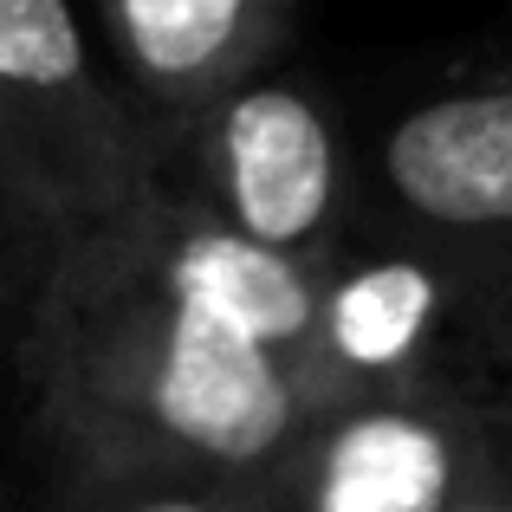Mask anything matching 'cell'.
I'll use <instances>...</instances> for the list:
<instances>
[{
    "instance_id": "obj_1",
    "label": "cell",
    "mask_w": 512,
    "mask_h": 512,
    "mask_svg": "<svg viewBox=\"0 0 512 512\" xmlns=\"http://www.w3.org/2000/svg\"><path fill=\"white\" fill-rule=\"evenodd\" d=\"M20 396L46 467L234 493L344 402L318 363V273L175 201L59 253Z\"/></svg>"
},
{
    "instance_id": "obj_2",
    "label": "cell",
    "mask_w": 512,
    "mask_h": 512,
    "mask_svg": "<svg viewBox=\"0 0 512 512\" xmlns=\"http://www.w3.org/2000/svg\"><path fill=\"white\" fill-rule=\"evenodd\" d=\"M156 195L279 260L325 273L357 240L363 169L338 104L266 72L188 117H143Z\"/></svg>"
},
{
    "instance_id": "obj_3",
    "label": "cell",
    "mask_w": 512,
    "mask_h": 512,
    "mask_svg": "<svg viewBox=\"0 0 512 512\" xmlns=\"http://www.w3.org/2000/svg\"><path fill=\"white\" fill-rule=\"evenodd\" d=\"M0 188L65 253L156 208L150 130L72 0H0Z\"/></svg>"
},
{
    "instance_id": "obj_4",
    "label": "cell",
    "mask_w": 512,
    "mask_h": 512,
    "mask_svg": "<svg viewBox=\"0 0 512 512\" xmlns=\"http://www.w3.org/2000/svg\"><path fill=\"white\" fill-rule=\"evenodd\" d=\"M357 234L415 247L461 286L487 357L512 376V78L409 98L357 143Z\"/></svg>"
},
{
    "instance_id": "obj_5",
    "label": "cell",
    "mask_w": 512,
    "mask_h": 512,
    "mask_svg": "<svg viewBox=\"0 0 512 512\" xmlns=\"http://www.w3.org/2000/svg\"><path fill=\"white\" fill-rule=\"evenodd\" d=\"M240 512H512V402L500 389H422L325 409Z\"/></svg>"
},
{
    "instance_id": "obj_6",
    "label": "cell",
    "mask_w": 512,
    "mask_h": 512,
    "mask_svg": "<svg viewBox=\"0 0 512 512\" xmlns=\"http://www.w3.org/2000/svg\"><path fill=\"white\" fill-rule=\"evenodd\" d=\"M318 363L344 402L500 389L480 318L428 253L357 234L318 273Z\"/></svg>"
},
{
    "instance_id": "obj_7",
    "label": "cell",
    "mask_w": 512,
    "mask_h": 512,
    "mask_svg": "<svg viewBox=\"0 0 512 512\" xmlns=\"http://www.w3.org/2000/svg\"><path fill=\"white\" fill-rule=\"evenodd\" d=\"M305 0H98L111 78L143 117H188L279 65Z\"/></svg>"
},
{
    "instance_id": "obj_8",
    "label": "cell",
    "mask_w": 512,
    "mask_h": 512,
    "mask_svg": "<svg viewBox=\"0 0 512 512\" xmlns=\"http://www.w3.org/2000/svg\"><path fill=\"white\" fill-rule=\"evenodd\" d=\"M59 253H65L59 240L0 188V376H13V383H20L26 338H33L39 305H46L52 273H59Z\"/></svg>"
},
{
    "instance_id": "obj_9",
    "label": "cell",
    "mask_w": 512,
    "mask_h": 512,
    "mask_svg": "<svg viewBox=\"0 0 512 512\" xmlns=\"http://www.w3.org/2000/svg\"><path fill=\"white\" fill-rule=\"evenodd\" d=\"M33 512H240L234 487H188V480H111L46 467L33 474Z\"/></svg>"
},
{
    "instance_id": "obj_10",
    "label": "cell",
    "mask_w": 512,
    "mask_h": 512,
    "mask_svg": "<svg viewBox=\"0 0 512 512\" xmlns=\"http://www.w3.org/2000/svg\"><path fill=\"white\" fill-rule=\"evenodd\" d=\"M0 512H33V480H20V474L0 467Z\"/></svg>"
},
{
    "instance_id": "obj_11",
    "label": "cell",
    "mask_w": 512,
    "mask_h": 512,
    "mask_svg": "<svg viewBox=\"0 0 512 512\" xmlns=\"http://www.w3.org/2000/svg\"><path fill=\"white\" fill-rule=\"evenodd\" d=\"M500 396H506V402H512V376H506V383H500Z\"/></svg>"
}]
</instances>
